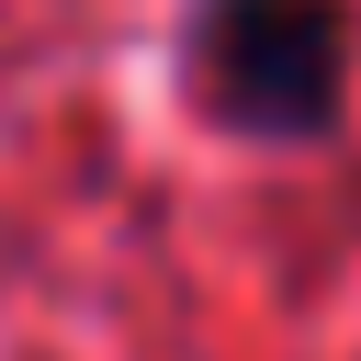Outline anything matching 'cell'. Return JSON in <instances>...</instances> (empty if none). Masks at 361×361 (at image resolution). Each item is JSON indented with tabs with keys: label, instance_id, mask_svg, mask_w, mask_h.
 I'll return each mask as SVG.
<instances>
[{
	"label": "cell",
	"instance_id": "6da1fadb",
	"mask_svg": "<svg viewBox=\"0 0 361 361\" xmlns=\"http://www.w3.org/2000/svg\"><path fill=\"white\" fill-rule=\"evenodd\" d=\"M192 45V90L237 124V135H327L338 90H350V11L338 0H192L180 23Z\"/></svg>",
	"mask_w": 361,
	"mask_h": 361
}]
</instances>
